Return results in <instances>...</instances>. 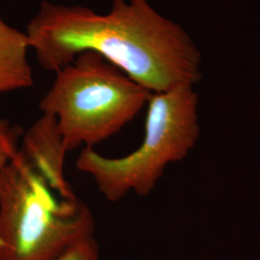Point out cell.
<instances>
[{"instance_id":"1","label":"cell","mask_w":260,"mask_h":260,"mask_svg":"<svg viewBox=\"0 0 260 260\" xmlns=\"http://www.w3.org/2000/svg\"><path fill=\"white\" fill-rule=\"evenodd\" d=\"M25 34L48 72L92 51L151 93L194 86L202 77V53L192 38L149 0H111L106 14L43 0Z\"/></svg>"},{"instance_id":"2","label":"cell","mask_w":260,"mask_h":260,"mask_svg":"<svg viewBox=\"0 0 260 260\" xmlns=\"http://www.w3.org/2000/svg\"><path fill=\"white\" fill-rule=\"evenodd\" d=\"M93 232L90 207L56 195L19 151L0 172V260H57Z\"/></svg>"},{"instance_id":"3","label":"cell","mask_w":260,"mask_h":260,"mask_svg":"<svg viewBox=\"0 0 260 260\" xmlns=\"http://www.w3.org/2000/svg\"><path fill=\"white\" fill-rule=\"evenodd\" d=\"M40 101L42 113L53 115L70 151L93 148L132 121L151 93L103 56L86 51L57 71Z\"/></svg>"},{"instance_id":"4","label":"cell","mask_w":260,"mask_h":260,"mask_svg":"<svg viewBox=\"0 0 260 260\" xmlns=\"http://www.w3.org/2000/svg\"><path fill=\"white\" fill-rule=\"evenodd\" d=\"M198 94L182 85L151 93L148 102L145 137L139 148L120 158H108L84 148L76 168L93 178L101 194L115 203L134 192L148 196L170 163L180 161L200 136Z\"/></svg>"},{"instance_id":"5","label":"cell","mask_w":260,"mask_h":260,"mask_svg":"<svg viewBox=\"0 0 260 260\" xmlns=\"http://www.w3.org/2000/svg\"><path fill=\"white\" fill-rule=\"evenodd\" d=\"M20 147V154L56 195L63 199L76 196L67 181L65 162L69 150L53 115L42 113L23 134Z\"/></svg>"},{"instance_id":"6","label":"cell","mask_w":260,"mask_h":260,"mask_svg":"<svg viewBox=\"0 0 260 260\" xmlns=\"http://www.w3.org/2000/svg\"><path fill=\"white\" fill-rule=\"evenodd\" d=\"M29 48L26 34L10 26L0 16V93L27 89L33 85Z\"/></svg>"},{"instance_id":"7","label":"cell","mask_w":260,"mask_h":260,"mask_svg":"<svg viewBox=\"0 0 260 260\" xmlns=\"http://www.w3.org/2000/svg\"><path fill=\"white\" fill-rule=\"evenodd\" d=\"M21 131L0 117V172L19 153Z\"/></svg>"},{"instance_id":"8","label":"cell","mask_w":260,"mask_h":260,"mask_svg":"<svg viewBox=\"0 0 260 260\" xmlns=\"http://www.w3.org/2000/svg\"><path fill=\"white\" fill-rule=\"evenodd\" d=\"M57 260H100V250L93 235L76 242Z\"/></svg>"}]
</instances>
